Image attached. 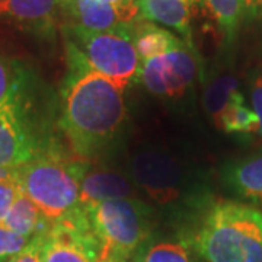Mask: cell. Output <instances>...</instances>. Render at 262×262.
Segmentation results:
<instances>
[{
	"mask_svg": "<svg viewBox=\"0 0 262 262\" xmlns=\"http://www.w3.org/2000/svg\"><path fill=\"white\" fill-rule=\"evenodd\" d=\"M249 94L252 101V110L256 113L261 122L259 134L262 136V67L256 69L249 77Z\"/></svg>",
	"mask_w": 262,
	"mask_h": 262,
	"instance_id": "24",
	"label": "cell"
},
{
	"mask_svg": "<svg viewBox=\"0 0 262 262\" xmlns=\"http://www.w3.org/2000/svg\"><path fill=\"white\" fill-rule=\"evenodd\" d=\"M22 192L19 168H0V223H3L5 217Z\"/></svg>",
	"mask_w": 262,
	"mask_h": 262,
	"instance_id": "22",
	"label": "cell"
},
{
	"mask_svg": "<svg viewBox=\"0 0 262 262\" xmlns=\"http://www.w3.org/2000/svg\"><path fill=\"white\" fill-rule=\"evenodd\" d=\"M196 53L184 44L166 54L153 57L141 64L139 79L141 84L158 98L181 99L194 86L201 60ZM137 79V80H139Z\"/></svg>",
	"mask_w": 262,
	"mask_h": 262,
	"instance_id": "7",
	"label": "cell"
},
{
	"mask_svg": "<svg viewBox=\"0 0 262 262\" xmlns=\"http://www.w3.org/2000/svg\"><path fill=\"white\" fill-rule=\"evenodd\" d=\"M222 177L236 195L262 204V153L232 160L223 168Z\"/></svg>",
	"mask_w": 262,
	"mask_h": 262,
	"instance_id": "14",
	"label": "cell"
},
{
	"mask_svg": "<svg viewBox=\"0 0 262 262\" xmlns=\"http://www.w3.org/2000/svg\"><path fill=\"white\" fill-rule=\"evenodd\" d=\"M140 16L177 31L187 47L198 54L192 38L191 0H139Z\"/></svg>",
	"mask_w": 262,
	"mask_h": 262,
	"instance_id": "12",
	"label": "cell"
},
{
	"mask_svg": "<svg viewBox=\"0 0 262 262\" xmlns=\"http://www.w3.org/2000/svg\"><path fill=\"white\" fill-rule=\"evenodd\" d=\"M136 198L134 184L131 179L105 169L91 170L84 173L80 182V206L82 208L94 206L108 200Z\"/></svg>",
	"mask_w": 262,
	"mask_h": 262,
	"instance_id": "13",
	"label": "cell"
},
{
	"mask_svg": "<svg viewBox=\"0 0 262 262\" xmlns=\"http://www.w3.org/2000/svg\"><path fill=\"white\" fill-rule=\"evenodd\" d=\"M217 127L226 133H259L261 122L252 108L245 105L244 95L239 92L223 111Z\"/></svg>",
	"mask_w": 262,
	"mask_h": 262,
	"instance_id": "18",
	"label": "cell"
},
{
	"mask_svg": "<svg viewBox=\"0 0 262 262\" xmlns=\"http://www.w3.org/2000/svg\"><path fill=\"white\" fill-rule=\"evenodd\" d=\"M91 163L69 159L53 147H44L19 168L22 191L54 225L77 214L80 206V182Z\"/></svg>",
	"mask_w": 262,
	"mask_h": 262,
	"instance_id": "3",
	"label": "cell"
},
{
	"mask_svg": "<svg viewBox=\"0 0 262 262\" xmlns=\"http://www.w3.org/2000/svg\"><path fill=\"white\" fill-rule=\"evenodd\" d=\"M198 3L206 10L207 16L214 25L222 44L232 47L241 27V9L237 0H191V6Z\"/></svg>",
	"mask_w": 262,
	"mask_h": 262,
	"instance_id": "17",
	"label": "cell"
},
{
	"mask_svg": "<svg viewBox=\"0 0 262 262\" xmlns=\"http://www.w3.org/2000/svg\"><path fill=\"white\" fill-rule=\"evenodd\" d=\"M189 244L207 262H262V210L232 200L208 201Z\"/></svg>",
	"mask_w": 262,
	"mask_h": 262,
	"instance_id": "2",
	"label": "cell"
},
{
	"mask_svg": "<svg viewBox=\"0 0 262 262\" xmlns=\"http://www.w3.org/2000/svg\"><path fill=\"white\" fill-rule=\"evenodd\" d=\"M44 236L34 237L32 242L29 244V246L24 252H20L19 255H16L15 258H12L8 262H42L41 261V249H42Z\"/></svg>",
	"mask_w": 262,
	"mask_h": 262,
	"instance_id": "26",
	"label": "cell"
},
{
	"mask_svg": "<svg viewBox=\"0 0 262 262\" xmlns=\"http://www.w3.org/2000/svg\"><path fill=\"white\" fill-rule=\"evenodd\" d=\"M83 210L99 244L98 262L128 261L149 239L151 208L139 198L108 200Z\"/></svg>",
	"mask_w": 262,
	"mask_h": 262,
	"instance_id": "5",
	"label": "cell"
},
{
	"mask_svg": "<svg viewBox=\"0 0 262 262\" xmlns=\"http://www.w3.org/2000/svg\"><path fill=\"white\" fill-rule=\"evenodd\" d=\"M63 0H0V19H6L35 35L54 34Z\"/></svg>",
	"mask_w": 262,
	"mask_h": 262,
	"instance_id": "11",
	"label": "cell"
},
{
	"mask_svg": "<svg viewBox=\"0 0 262 262\" xmlns=\"http://www.w3.org/2000/svg\"><path fill=\"white\" fill-rule=\"evenodd\" d=\"M131 182L160 206L192 200L194 177L173 155L163 150L137 151L130 159Z\"/></svg>",
	"mask_w": 262,
	"mask_h": 262,
	"instance_id": "6",
	"label": "cell"
},
{
	"mask_svg": "<svg viewBox=\"0 0 262 262\" xmlns=\"http://www.w3.org/2000/svg\"><path fill=\"white\" fill-rule=\"evenodd\" d=\"M241 9V22L244 24H261L262 0H237Z\"/></svg>",
	"mask_w": 262,
	"mask_h": 262,
	"instance_id": "25",
	"label": "cell"
},
{
	"mask_svg": "<svg viewBox=\"0 0 262 262\" xmlns=\"http://www.w3.org/2000/svg\"><path fill=\"white\" fill-rule=\"evenodd\" d=\"M3 225L25 237L34 239L37 236L47 234L53 223L41 213V210L29 200V196L22 192L5 217Z\"/></svg>",
	"mask_w": 262,
	"mask_h": 262,
	"instance_id": "16",
	"label": "cell"
},
{
	"mask_svg": "<svg viewBox=\"0 0 262 262\" xmlns=\"http://www.w3.org/2000/svg\"><path fill=\"white\" fill-rule=\"evenodd\" d=\"M137 256L141 262H196L188 244L181 241H162L147 245Z\"/></svg>",
	"mask_w": 262,
	"mask_h": 262,
	"instance_id": "21",
	"label": "cell"
},
{
	"mask_svg": "<svg viewBox=\"0 0 262 262\" xmlns=\"http://www.w3.org/2000/svg\"><path fill=\"white\" fill-rule=\"evenodd\" d=\"M61 10L72 19L70 24L94 32L130 25L141 18L139 2L113 5L99 0H63Z\"/></svg>",
	"mask_w": 262,
	"mask_h": 262,
	"instance_id": "10",
	"label": "cell"
},
{
	"mask_svg": "<svg viewBox=\"0 0 262 262\" xmlns=\"http://www.w3.org/2000/svg\"><path fill=\"white\" fill-rule=\"evenodd\" d=\"M105 3H113V5H124V3H137L139 0H99Z\"/></svg>",
	"mask_w": 262,
	"mask_h": 262,
	"instance_id": "27",
	"label": "cell"
},
{
	"mask_svg": "<svg viewBox=\"0 0 262 262\" xmlns=\"http://www.w3.org/2000/svg\"><path fill=\"white\" fill-rule=\"evenodd\" d=\"M31 242L32 239L16 233L3 223H0V262H8L20 252H24Z\"/></svg>",
	"mask_w": 262,
	"mask_h": 262,
	"instance_id": "23",
	"label": "cell"
},
{
	"mask_svg": "<svg viewBox=\"0 0 262 262\" xmlns=\"http://www.w3.org/2000/svg\"><path fill=\"white\" fill-rule=\"evenodd\" d=\"M130 29L141 63L147 61L153 57L166 54L169 51L177 50L185 44L181 38L175 37L170 31L143 18L133 22Z\"/></svg>",
	"mask_w": 262,
	"mask_h": 262,
	"instance_id": "15",
	"label": "cell"
},
{
	"mask_svg": "<svg viewBox=\"0 0 262 262\" xmlns=\"http://www.w3.org/2000/svg\"><path fill=\"white\" fill-rule=\"evenodd\" d=\"M130 25L94 32L67 24L63 34L69 69L94 70L127 89L133 80L139 79L143 64Z\"/></svg>",
	"mask_w": 262,
	"mask_h": 262,
	"instance_id": "4",
	"label": "cell"
},
{
	"mask_svg": "<svg viewBox=\"0 0 262 262\" xmlns=\"http://www.w3.org/2000/svg\"><path fill=\"white\" fill-rule=\"evenodd\" d=\"M98 259L99 244L83 208L77 214L54 223L44 236L42 262H98Z\"/></svg>",
	"mask_w": 262,
	"mask_h": 262,
	"instance_id": "8",
	"label": "cell"
},
{
	"mask_svg": "<svg viewBox=\"0 0 262 262\" xmlns=\"http://www.w3.org/2000/svg\"><path fill=\"white\" fill-rule=\"evenodd\" d=\"M124 88L89 69H69L60 127L79 159L101 156L125 121Z\"/></svg>",
	"mask_w": 262,
	"mask_h": 262,
	"instance_id": "1",
	"label": "cell"
},
{
	"mask_svg": "<svg viewBox=\"0 0 262 262\" xmlns=\"http://www.w3.org/2000/svg\"><path fill=\"white\" fill-rule=\"evenodd\" d=\"M239 92L241 91H239L237 79L230 75L219 76L207 86L206 94H204V106H206L207 113L211 115L215 125L223 111L227 108V105L232 102V99Z\"/></svg>",
	"mask_w": 262,
	"mask_h": 262,
	"instance_id": "19",
	"label": "cell"
},
{
	"mask_svg": "<svg viewBox=\"0 0 262 262\" xmlns=\"http://www.w3.org/2000/svg\"><path fill=\"white\" fill-rule=\"evenodd\" d=\"M125 262H141V259L137 256V255H136V256H133V258H130L128 261H125Z\"/></svg>",
	"mask_w": 262,
	"mask_h": 262,
	"instance_id": "28",
	"label": "cell"
},
{
	"mask_svg": "<svg viewBox=\"0 0 262 262\" xmlns=\"http://www.w3.org/2000/svg\"><path fill=\"white\" fill-rule=\"evenodd\" d=\"M29 79L31 72L24 63L0 56V103L24 91L29 84Z\"/></svg>",
	"mask_w": 262,
	"mask_h": 262,
	"instance_id": "20",
	"label": "cell"
},
{
	"mask_svg": "<svg viewBox=\"0 0 262 262\" xmlns=\"http://www.w3.org/2000/svg\"><path fill=\"white\" fill-rule=\"evenodd\" d=\"M25 89L0 103V168H20L44 149L22 108Z\"/></svg>",
	"mask_w": 262,
	"mask_h": 262,
	"instance_id": "9",
	"label": "cell"
}]
</instances>
